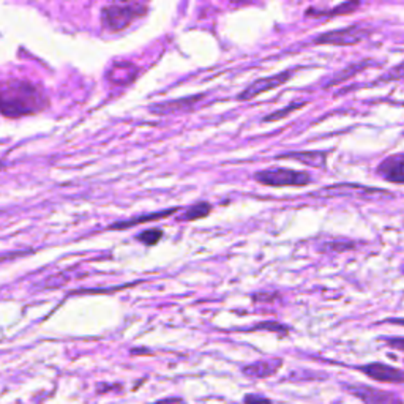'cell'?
<instances>
[{"label": "cell", "instance_id": "6da1fadb", "mask_svg": "<svg viewBox=\"0 0 404 404\" xmlns=\"http://www.w3.org/2000/svg\"><path fill=\"white\" fill-rule=\"evenodd\" d=\"M48 96L42 87L22 79H8L2 85V112L5 117H22L43 111Z\"/></svg>", "mask_w": 404, "mask_h": 404}, {"label": "cell", "instance_id": "7a4b0ae2", "mask_svg": "<svg viewBox=\"0 0 404 404\" xmlns=\"http://www.w3.org/2000/svg\"><path fill=\"white\" fill-rule=\"evenodd\" d=\"M147 10V5L138 2L111 3L101 10V22L109 32H122L132 22L146 16Z\"/></svg>", "mask_w": 404, "mask_h": 404}, {"label": "cell", "instance_id": "3957f363", "mask_svg": "<svg viewBox=\"0 0 404 404\" xmlns=\"http://www.w3.org/2000/svg\"><path fill=\"white\" fill-rule=\"evenodd\" d=\"M254 180L267 186H306L311 182V177L308 173H300V170L272 168L256 173Z\"/></svg>", "mask_w": 404, "mask_h": 404}, {"label": "cell", "instance_id": "277c9868", "mask_svg": "<svg viewBox=\"0 0 404 404\" xmlns=\"http://www.w3.org/2000/svg\"><path fill=\"white\" fill-rule=\"evenodd\" d=\"M367 32L358 26H351L346 28H338L315 38L316 44H335V46H352V44L360 43Z\"/></svg>", "mask_w": 404, "mask_h": 404}, {"label": "cell", "instance_id": "5b68a950", "mask_svg": "<svg viewBox=\"0 0 404 404\" xmlns=\"http://www.w3.org/2000/svg\"><path fill=\"white\" fill-rule=\"evenodd\" d=\"M291 76H292V71L288 70V71L278 73V75H275V76L258 79V81L253 82L248 89H245V92L238 95V100H242V101L252 100V98H254V96H258L261 94L269 92V90H272V89L280 87V85L286 82Z\"/></svg>", "mask_w": 404, "mask_h": 404}, {"label": "cell", "instance_id": "8992f818", "mask_svg": "<svg viewBox=\"0 0 404 404\" xmlns=\"http://www.w3.org/2000/svg\"><path fill=\"white\" fill-rule=\"evenodd\" d=\"M348 390L365 404H403L400 396L390 394V392L371 389V387L367 385L348 387Z\"/></svg>", "mask_w": 404, "mask_h": 404}, {"label": "cell", "instance_id": "52a82bcc", "mask_svg": "<svg viewBox=\"0 0 404 404\" xmlns=\"http://www.w3.org/2000/svg\"><path fill=\"white\" fill-rule=\"evenodd\" d=\"M360 371L365 373L368 378L378 380V383L387 384L404 383V371L394 367L384 365V363H369V365L360 367Z\"/></svg>", "mask_w": 404, "mask_h": 404}, {"label": "cell", "instance_id": "ba28073f", "mask_svg": "<svg viewBox=\"0 0 404 404\" xmlns=\"http://www.w3.org/2000/svg\"><path fill=\"white\" fill-rule=\"evenodd\" d=\"M136 75H138V67L130 62H118V64H112L106 71V79L114 85H125L133 82Z\"/></svg>", "mask_w": 404, "mask_h": 404}, {"label": "cell", "instance_id": "9c48e42d", "mask_svg": "<svg viewBox=\"0 0 404 404\" xmlns=\"http://www.w3.org/2000/svg\"><path fill=\"white\" fill-rule=\"evenodd\" d=\"M283 360L281 358H272V360H259L252 365L243 367V374L253 379H263L273 376L278 369L281 368Z\"/></svg>", "mask_w": 404, "mask_h": 404}, {"label": "cell", "instance_id": "30bf717a", "mask_svg": "<svg viewBox=\"0 0 404 404\" xmlns=\"http://www.w3.org/2000/svg\"><path fill=\"white\" fill-rule=\"evenodd\" d=\"M204 95H196L190 96V98H182V100H174V101H166V103L160 105H153L150 106V111L158 114V116H163V114H174L180 111H188L193 106L197 103V100H201Z\"/></svg>", "mask_w": 404, "mask_h": 404}, {"label": "cell", "instance_id": "8fae6325", "mask_svg": "<svg viewBox=\"0 0 404 404\" xmlns=\"http://www.w3.org/2000/svg\"><path fill=\"white\" fill-rule=\"evenodd\" d=\"M379 173L394 184H404V158L394 157L380 163Z\"/></svg>", "mask_w": 404, "mask_h": 404}, {"label": "cell", "instance_id": "7c38bea8", "mask_svg": "<svg viewBox=\"0 0 404 404\" xmlns=\"http://www.w3.org/2000/svg\"><path fill=\"white\" fill-rule=\"evenodd\" d=\"M280 160H295L304 164H308L313 168H324L326 166L327 153L326 152H291L283 153V155L276 157Z\"/></svg>", "mask_w": 404, "mask_h": 404}, {"label": "cell", "instance_id": "4fadbf2b", "mask_svg": "<svg viewBox=\"0 0 404 404\" xmlns=\"http://www.w3.org/2000/svg\"><path fill=\"white\" fill-rule=\"evenodd\" d=\"M179 209H169V210H161V212H155V213H147L146 216H134V218L128 220V221H118V223L111 225L107 229H114V231H122V229H130V227H134L136 225H142L147 223V221H157L161 218H168L173 213L177 212Z\"/></svg>", "mask_w": 404, "mask_h": 404}, {"label": "cell", "instance_id": "5bb4252c", "mask_svg": "<svg viewBox=\"0 0 404 404\" xmlns=\"http://www.w3.org/2000/svg\"><path fill=\"white\" fill-rule=\"evenodd\" d=\"M358 7H360V3H358V2H348V3H341V5H338V7H335L332 10H327V11H321V10H316V8H308V10H306V16H310V18H319V16L349 15L351 11H354Z\"/></svg>", "mask_w": 404, "mask_h": 404}, {"label": "cell", "instance_id": "9a60e30c", "mask_svg": "<svg viewBox=\"0 0 404 404\" xmlns=\"http://www.w3.org/2000/svg\"><path fill=\"white\" fill-rule=\"evenodd\" d=\"M210 210H212V206H210L209 202H206V201L196 202V204H193V206L186 210L184 215L177 216V220L179 221H195V220L207 216L210 213Z\"/></svg>", "mask_w": 404, "mask_h": 404}, {"label": "cell", "instance_id": "2e32d148", "mask_svg": "<svg viewBox=\"0 0 404 404\" xmlns=\"http://www.w3.org/2000/svg\"><path fill=\"white\" fill-rule=\"evenodd\" d=\"M163 234L164 232L161 229H158V227H152V229L142 231L141 234L136 236V238H138V242L147 245V247H153V245H157L161 240Z\"/></svg>", "mask_w": 404, "mask_h": 404}, {"label": "cell", "instance_id": "e0dca14e", "mask_svg": "<svg viewBox=\"0 0 404 404\" xmlns=\"http://www.w3.org/2000/svg\"><path fill=\"white\" fill-rule=\"evenodd\" d=\"M305 105V101H299V103H294V105H289L288 107H284V109L281 111H278V112H273L272 116L269 117H265L264 121L265 122H272V121H278V118H283V117H286L288 116V112H292L295 109H299V107H301Z\"/></svg>", "mask_w": 404, "mask_h": 404}, {"label": "cell", "instance_id": "ac0fdd59", "mask_svg": "<svg viewBox=\"0 0 404 404\" xmlns=\"http://www.w3.org/2000/svg\"><path fill=\"white\" fill-rule=\"evenodd\" d=\"M245 404H272V401L259 395H245Z\"/></svg>", "mask_w": 404, "mask_h": 404}, {"label": "cell", "instance_id": "d6986e66", "mask_svg": "<svg viewBox=\"0 0 404 404\" xmlns=\"http://www.w3.org/2000/svg\"><path fill=\"white\" fill-rule=\"evenodd\" d=\"M256 328H267V330H273V332H283V333H286L288 332V328L284 327V326H280V324H275V322H265V324H259L258 327Z\"/></svg>", "mask_w": 404, "mask_h": 404}, {"label": "cell", "instance_id": "ffe728a7", "mask_svg": "<svg viewBox=\"0 0 404 404\" xmlns=\"http://www.w3.org/2000/svg\"><path fill=\"white\" fill-rule=\"evenodd\" d=\"M387 343H389L390 346H394V348H396V349H401V351H404V340H403V338L389 340V341H387Z\"/></svg>", "mask_w": 404, "mask_h": 404}, {"label": "cell", "instance_id": "44dd1931", "mask_svg": "<svg viewBox=\"0 0 404 404\" xmlns=\"http://www.w3.org/2000/svg\"><path fill=\"white\" fill-rule=\"evenodd\" d=\"M175 400H169V401H160V403H157V404H174Z\"/></svg>", "mask_w": 404, "mask_h": 404}]
</instances>
